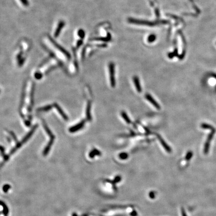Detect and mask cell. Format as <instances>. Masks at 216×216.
<instances>
[{
	"label": "cell",
	"mask_w": 216,
	"mask_h": 216,
	"mask_svg": "<svg viewBox=\"0 0 216 216\" xmlns=\"http://www.w3.org/2000/svg\"><path fill=\"white\" fill-rule=\"evenodd\" d=\"M158 138L159 139V140L160 141V142H161V143L162 144V146H163V147H164L165 148V149L167 151V152H168L169 153H170L171 152V149L170 148V147L168 146V145H167V144L165 142V141L163 140L161 137L159 135H158Z\"/></svg>",
	"instance_id": "7"
},
{
	"label": "cell",
	"mask_w": 216,
	"mask_h": 216,
	"mask_svg": "<svg viewBox=\"0 0 216 216\" xmlns=\"http://www.w3.org/2000/svg\"><path fill=\"white\" fill-rule=\"evenodd\" d=\"M145 96H146V98L147 99V100L149 101L156 109H157L158 110H160L161 109V107L160 106V105H159V104L156 102L155 100L150 95L147 94Z\"/></svg>",
	"instance_id": "3"
},
{
	"label": "cell",
	"mask_w": 216,
	"mask_h": 216,
	"mask_svg": "<svg viewBox=\"0 0 216 216\" xmlns=\"http://www.w3.org/2000/svg\"><path fill=\"white\" fill-rule=\"evenodd\" d=\"M127 157H128V155L126 153H121L120 155V158L121 159H126Z\"/></svg>",
	"instance_id": "14"
},
{
	"label": "cell",
	"mask_w": 216,
	"mask_h": 216,
	"mask_svg": "<svg viewBox=\"0 0 216 216\" xmlns=\"http://www.w3.org/2000/svg\"><path fill=\"white\" fill-rule=\"evenodd\" d=\"M182 216H187L186 214V212H185V211L184 209L182 210Z\"/></svg>",
	"instance_id": "15"
},
{
	"label": "cell",
	"mask_w": 216,
	"mask_h": 216,
	"mask_svg": "<svg viewBox=\"0 0 216 216\" xmlns=\"http://www.w3.org/2000/svg\"><path fill=\"white\" fill-rule=\"evenodd\" d=\"M90 110H91V103H90V102H89L88 103V106L87 107V111H86L87 117L88 120H89V121H91V120Z\"/></svg>",
	"instance_id": "8"
},
{
	"label": "cell",
	"mask_w": 216,
	"mask_h": 216,
	"mask_svg": "<svg viewBox=\"0 0 216 216\" xmlns=\"http://www.w3.org/2000/svg\"><path fill=\"white\" fill-rule=\"evenodd\" d=\"M201 127L203 129H208V130H210L211 131L215 129L214 128L213 126H212L211 125H209V124H204V123L201 125Z\"/></svg>",
	"instance_id": "10"
},
{
	"label": "cell",
	"mask_w": 216,
	"mask_h": 216,
	"mask_svg": "<svg viewBox=\"0 0 216 216\" xmlns=\"http://www.w3.org/2000/svg\"><path fill=\"white\" fill-rule=\"evenodd\" d=\"M65 23L64 21H61L59 22L58 26H57V29L55 31V34H54V36L55 38H57L59 36V35L60 33H61L62 30L63 28L65 26Z\"/></svg>",
	"instance_id": "4"
},
{
	"label": "cell",
	"mask_w": 216,
	"mask_h": 216,
	"mask_svg": "<svg viewBox=\"0 0 216 216\" xmlns=\"http://www.w3.org/2000/svg\"><path fill=\"white\" fill-rule=\"evenodd\" d=\"M100 154L101 153H100V152L99 151H98L97 150H94L90 153V156L91 157H93L95 155H100Z\"/></svg>",
	"instance_id": "11"
},
{
	"label": "cell",
	"mask_w": 216,
	"mask_h": 216,
	"mask_svg": "<svg viewBox=\"0 0 216 216\" xmlns=\"http://www.w3.org/2000/svg\"><path fill=\"white\" fill-rule=\"evenodd\" d=\"M133 80H134V83L135 86L136 88V89L137 90V91L139 93H141V91H142V88H141V86L140 85V83L139 79L138 77L135 76L133 78Z\"/></svg>",
	"instance_id": "6"
},
{
	"label": "cell",
	"mask_w": 216,
	"mask_h": 216,
	"mask_svg": "<svg viewBox=\"0 0 216 216\" xmlns=\"http://www.w3.org/2000/svg\"><path fill=\"white\" fill-rule=\"evenodd\" d=\"M22 4L26 7H27L29 5V3L28 0H20Z\"/></svg>",
	"instance_id": "13"
},
{
	"label": "cell",
	"mask_w": 216,
	"mask_h": 216,
	"mask_svg": "<svg viewBox=\"0 0 216 216\" xmlns=\"http://www.w3.org/2000/svg\"><path fill=\"white\" fill-rule=\"evenodd\" d=\"M109 71H110V83H111V86L114 87L115 86V69L114 65L113 64L111 63L109 65Z\"/></svg>",
	"instance_id": "2"
},
{
	"label": "cell",
	"mask_w": 216,
	"mask_h": 216,
	"mask_svg": "<svg viewBox=\"0 0 216 216\" xmlns=\"http://www.w3.org/2000/svg\"><path fill=\"white\" fill-rule=\"evenodd\" d=\"M121 115H122V116L123 118L124 119L125 121L128 123V124H130V123H131V120H130V118H129V117L128 116L127 114L125 112L123 111L121 113Z\"/></svg>",
	"instance_id": "9"
},
{
	"label": "cell",
	"mask_w": 216,
	"mask_h": 216,
	"mask_svg": "<svg viewBox=\"0 0 216 216\" xmlns=\"http://www.w3.org/2000/svg\"><path fill=\"white\" fill-rule=\"evenodd\" d=\"M215 133H216V130L215 129L213 130H212L211 133L208 135V138H207V141L205 143L204 149V153L205 154H208L209 152L210 146V143L211 142V140H212Z\"/></svg>",
	"instance_id": "1"
},
{
	"label": "cell",
	"mask_w": 216,
	"mask_h": 216,
	"mask_svg": "<svg viewBox=\"0 0 216 216\" xmlns=\"http://www.w3.org/2000/svg\"><path fill=\"white\" fill-rule=\"evenodd\" d=\"M84 125H85V121H82L81 123H79V124H78V125L75 126L73 128H71L70 129V131L72 133H74V132H75L81 129L84 127Z\"/></svg>",
	"instance_id": "5"
},
{
	"label": "cell",
	"mask_w": 216,
	"mask_h": 216,
	"mask_svg": "<svg viewBox=\"0 0 216 216\" xmlns=\"http://www.w3.org/2000/svg\"><path fill=\"white\" fill-rule=\"evenodd\" d=\"M192 156H193V153L192 152H191V151H190L187 154L186 156V159L187 160L189 161L192 158Z\"/></svg>",
	"instance_id": "12"
}]
</instances>
